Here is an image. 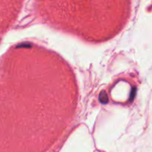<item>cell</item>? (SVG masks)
Masks as SVG:
<instances>
[{
  "instance_id": "6da1fadb",
  "label": "cell",
  "mask_w": 152,
  "mask_h": 152,
  "mask_svg": "<svg viewBox=\"0 0 152 152\" xmlns=\"http://www.w3.org/2000/svg\"><path fill=\"white\" fill-rule=\"evenodd\" d=\"M99 99L100 102L101 103H107L108 102V97H107V94L105 93L104 91H102L101 94H100V96H99Z\"/></svg>"
}]
</instances>
